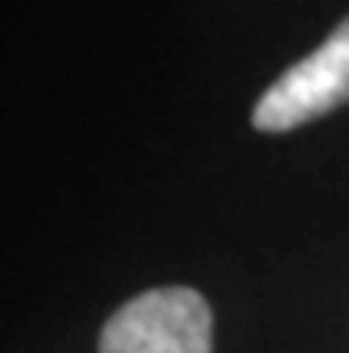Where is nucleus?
<instances>
[{"label":"nucleus","mask_w":349,"mask_h":353,"mask_svg":"<svg viewBox=\"0 0 349 353\" xmlns=\"http://www.w3.org/2000/svg\"><path fill=\"white\" fill-rule=\"evenodd\" d=\"M100 353H211V307L189 285L147 289L107 318Z\"/></svg>","instance_id":"nucleus-1"},{"label":"nucleus","mask_w":349,"mask_h":353,"mask_svg":"<svg viewBox=\"0 0 349 353\" xmlns=\"http://www.w3.org/2000/svg\"><path fill=\"white\" fill-rule=\"evenodd\" d=\"M349 103V18L324 43L271 82L253 108L260 132H289Z\"/></svg>","instance_id":"nucleus-2"}]
</instances>
